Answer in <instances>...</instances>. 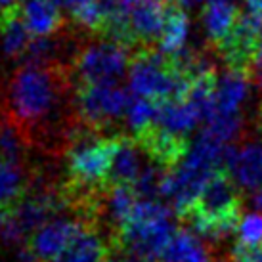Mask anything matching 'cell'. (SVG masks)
Instances as JSON below:
<instances>
[{
    "label": "cell",
    "mask_w": 262,
    "mask_h": 262,
    "mask_svg": "<svg viewBox=\"0 0 262 262\" xmlns=\"http://www.w3.org/2000/svg\"><path fill=\"white\" fill-rule=\"evenodd\" d=\"M69 88V69L56 66L23 63L8 82L6 98L10 119L27 138L35 128H42L58 113Z\"/></svg>",
    "instance_id": "6da1fadb"
},
{
    "label": "cell",
    "mask_w": 262,
    "mask_h": 262,
    "mask_svg": "<svg viewBox=\"0 0 262 262\" xmlns=\"http://www.w3.org/2000/svg\"><path fill=\"white\" fill-rule=\"evenodd\" d=\"M232 151V146H226L201 132V136L189 146L182 163L172 170H167L161 197L168 199L176 214L186 219L209 180L219 170H224L222 165H228Z\"/></svg>",
    "instance_id": "7a4b0ae2"
},
{
    "label": "cell",
    "mask_w": 262,
    "mask_h": 262,
    "mask_svg": "<svg viewBox=\"0 0 262 262\" xmlns=\"http://www.w3.org/2000/svg\"><path fill=\"white\" fill-rule=\"evenodd\" d=\"M176 232L174 214L167 205L140 199L123 228L111 235V258L119 262H159Z\"/></svg>",
    "instance_id": "3957f363"
},
{
    "label": "cell",
    "mask_w": 262,
    "mask_h": 262,
    "mask_svg": "<svg viewBox=\"0 0 262 262\" xmlns=\"http://www.w3.org/2000/svg\"><path fill=\"white\" fill-rule=\"evenodd\" d=\"M193 73L184 61L168 59L157 48H142L132 56L128 69V88L153 103H167L188 96Z\"/></svg>",
    "instance_id": "277c9868"
},
{
    "label": "cell",
    "mask_w": 262,
    "mask_h": 262,
    "mask_svg": "<svg viewBox=\"0 0 262 262\" xmlns=\"http://www.w3.org/2000/svg\"><path fill=\"white\" fill-rule=\"evenodd\" d=\"M170 4L172 0H113L100 35L126 48H151V42H159Z\"/></svg>",
    "instance_id": "5b68a950"
},
{
    "label": "cell",
    "mask_w": 262,
    "mask_h": 262,
    "mask_svg": "<svg viewBox=\"0 0 262 262\" xmlns=\"http://www.w3.org/2000/svg\"><path fill=\"white\" fill-rule=\"evenodd\" d=\"M186 220L193 232L209 239H220L235 232L241 220V197L226 168L209 180Z\"/></svg>",
    "instance_id": "8992f818"
},
{
    "label": "cell",
    "mask_w": 262,
    "mask_h": 262,
    "mask_svg": "<svg viewBox=\"0 0 262 262\" xmlns=\"http://www.w3.org/2000/svg\"><path fill=\"white\" fill-rule=\"evenodd\" d=\"M251 94V79L243 71H228L216 79L211 110L203 121V134L219 140L226 146L239 136L243 128L241 107Z\"/></svg>",
    "instance_id": "52a82bcc"
},
{
    "label": "cell",
    "mask_w": 262,
    "mask_h": 262,
    "mask_svg": "<svg viewBox=\"0 0 262 262\" xmlns=\"http://www.w3.org/2000/svg\"><path fill=\"white\" fill-rule=\"evenodd\" d=\"M130 48L113 40L86 44L69 66V77H73L77 86L84 84H119L130 69Z\"/></svg>",
    "instance_id": "ba28073f"
},
{
    "label": "cell",
    "mask_w": 262,
    "mask_h": 262,
    "mask_svg": "<svg viewBox=\"0 0 262 262\" xmlns=\"http://www.w3.org/2000/svg\"><path fill=\"white\" fill-rule=\"evenodd\" d=\"M130 94L121 84H84L77 86L75 110L86 128L100 130L124 117Z\"/></svg>",
    "instance_id": "9c48e42d"
},
{
    "label": "cell",
    "mask_w": 262,
    "mask_h": 262,
    "mask_svg": "<svg viewBox=\"0 0 262 262\" xmlns=\"http://www.w3.org/2000/svg\"><path fill=\"white\" fill-rule=\"evenodd\" d=\"M88 224L80 216H58L31 233L25 249L38 262H56Z\"/></svg>",
    "instance_id": "30bf717a"
},
{
    "label": "cell",
    "mask_w": 262,
    "mask_h": 262,
    "mask_svg": "<svg viewBox=\"0 0 262 262\" xmlns=\"http://www.w3.org/2000/svg\"><path fill=\"white\" fill-rule=\"evenodd\" d=\"M260 38L262 19L245 12V14L239 15V19L233 25V29L230 31V35L220 44H216V50H219L220 58L230 66L232 71L247 73Z\"/></svg>",
    "instance_id": "8fae6325"
},
{
    "label": "cell",
    "mask_w": 262,
    "mask_h": 262,
    "mask_svg": "<svg viewBox=\"0 0 262 262\" xmlns=\"http://www.w3.org/2000/svg\"><path fill=\"white\" fill-rule=\"evenodd\" d=\"M144 149L132 136H117L113 159H111L110 176H107V189L115 186H134L144 170L142 161Z\"/></svg>",
    "instance_id": "7c38bea8"
},
{
    "label": "cell",
    "mask_w": 262,
    "mask_h": 262,
    "mask_svg": "<svg viewBox=\"0 0 262 262\" xmlns=\"http://www.w3.org/2000/svg\"><path fill=\"white\" fill-rule=\"evenodd\" d=\"M199 123H203L201 111L188 96H184L180 100L161 103L155 126H159L161 130L168 132L176 138L188 140V136L195 130Z\"/></svg>",
    "instance_id": "4fadbf2b"
},
{
    "label": "cell",
    "mask_w": 262,
    "mask_h": 262,
    "mask_svg": "<svg viewBox=\"0 0 262 262\" xmlns=\"http://www.w3.org/2000/svg\"><path fill=\"white\" fill-rule=\"evenodd\" d=\"M19 14L33 38H46L58 35L63 17L56 0H19Z\"/></svg>",
    "instance_id": "5bb4252c"
},
{
    "label": "cell",
    "mask_w": 262,
    "mask_h": 262,
    "mask_svg": "<svg viewBox=\"0 0 262 262\" xmlns=\"http://www.w3.org/2000/svg\"><path fill=\"white\" fill-rule=\"evenodd\" d=\"M226 170L239 189L255 191L262 188V144H245L239 149H233Z\"/></svg>",
    "instance_id": "9a60e30c"
},
{
    "label": "cell",
    "mask_w": 262,
    "mask_h": 262,
    "mask_svg": "<svg viewBox=\"0 0 262 262\" xmlns=\"http://www.w3.org/2000/svg\"><path fill=\"white\" fill-rule=\"evenodd\" d=\"M189 38V17L186 14V8H182L176 0L168 8L167 19L161 31L159 42H157V50L168 59H176L188 54L186 46H188Z\"/></svg>",
    "instance_id": "2e32d148"
},
{
    "label": "cell",
    "mask_w": 262,
    "mask_h": 262,
    "mask_svg": "<svg viewBox=\"0 0 262 262\" xmlns=\"http://www.w3.org/2000/svg\"><path fill=\"white\" fill-rule=\"evenodd\" d=\"M33 42V35L25 27L19 8L6 10L0 14V48L10 59L25 58Z\"/></svg>",
    "instance_id": "e0dca14e"
},
{
    "label": "cell",
    "mask_w": 262,
    "mask_h": 262,
    "mask_svg": "<svg viewBox=\"0 0 262 262\" xmlns=\"http://www.w3.org/2000/svg\"><path fill=\"white\" fill-rule=\"evenodd\" d=\"M239 10L233 0H211L201 10L205 35L214 46L224 40L239 19Z\"/></svg>",
    "instance_id": "ac0fdd59"
},
{
    "label": "cell",
    "mask_w": 262,
    "mask_h": 262,
    "mask_svg": "<svg viewBox=\"0 0 262 262\" xmlns=\"http://www.w3.org/2000/svg\"><path fill=\"white\" fill-rule=\"evenodd\" d=\"M29 188V176L21 163L0 157V214L12 211Z\"/></svg>",
    "instance_id": "d6986e66"
},
{
    "label": "cell",
    "mask_w": 262,
    "mask_h": 262,
    "mask_svg": "<svg viewBox=\"0 0 262 262\" xmlns=\"http://www.w3.org/2000/svg\"><path fill=\"white\" fill-rule=\"evenodd\" d=\"M105 241L92 224L84 226V230L77 235V239L69 245L63 255L56 262H107Z\"/></svg>",
    "instance_id": "ffe728a7"
},
{
    "label": "cell",
    "mask_w": 262,
    "mask_h": 262,
    "mask_svg": "<svg viewBox=\"0 0 262 262\" xmlns=\"http://www.w3.org/2000/svg\"><path fill=\"white\" fill-rule=\"evenodd\" d=\"M159 262H211V255L195 233L178 230Z\"/></svg>",
    "instance_id": "44dd1931"
},
{
    "label": "cell",
    "mask_w": 262,
    "mask_h": 262,
    "mask_svg": "<svg viewBox=\"0 0 262 262\" xmlns=\"http://www.w3.org/2000/svg\"><path fill=\"white\" fill-rule=\"evenodd\" d=\"M157 113H159V103H153L149 100L130 94V102H128L124 119H126V124L130 128L132 136L136 138L146 130H149L157 121Z\"/></svg>",
    "instance_id": "7402d4cb"
},
{
    "label": "cell",
    "mask_w": 262,
    "mask_h": 262,
    "mask_svg": "<svg viewBox=\"0 0 262 262\" xmlns=\"http://www.w3.org/2000/svg\"><path fill=\"white\" fill-rule=\"evenodd\" d=\"M235 247L249 251L262 247V212H249L241 216L235 228Z\"/></svg>",
    "instance_id": "603a6c76"
},
{
    "label": "cell",
    "mask_w": 262,
    "mask_h": 262,
    "mask_svg": "<svg viewBox=\"0 0 262 262\" xmlns=\"http://www.w3.org/2000/svg\"><path fill=\"white\" fill-rule=\"evenodd\" d=\"M245 6H247L249 14H253L262 19V0H245Z\"/></svg>",
    "instance_id": "cb8c5ba5"
},
{
    "label": "cell",
    "mask_w": 262,
    "mask_h": 262,
    "mask_svg": "<svg viewBox=\"0 0 262 262\" xmlns=\"http://www.w3.org/2000/svg\"><path fill=\"white\" fill-rule=\"evenodd\" d=\"M251 205H253L255 212H262V188L255 189L251 193Z\"/></svg>",
    "instance_id": "d4e9b609"
},
{
    "label": "cell",
    "mask_w": 262,
    "mask_h": 262,
    "mask_svg": "<svg viewBox=\"0 0 262 262\" xmlns=\"http://www.w3.org/2000/svg\"><path fill=\"white\" fill-rule=\"evenodd\" d=\"M178 4L182 8H195V6H199V4H207V2H211V0H176ZM235 2V0H233Z\"/></svg>",
    "instance_id": "484cf974"
},
{
    "label": "cell",
    "mask_w": 262,
    "mask_h": 262,
    "mask_svg": "<svg viewBox=\"0 0 262 262\" xmlns=\"http://www.w3.org/2000/svg\"><path fill=\"white\" fill-rule=\"evenodd\" d=\"M19 4V0H0V14L6 12V10H12Z\"/></svg>",
    "instance_id": "4316f807"
},
{
    "label": "cell",
    "mask_w": 262,
    "mask_h": 262,
    "mask_svg": "<svg viewBox=\"0 0 262 262\" xmlns=\"http://www.w3.org/2000/svg\"><path fill=\"white\" fill-rule=\"evenodd\" d=\"M258 128L262 132V105H260V111H258Z\"/></svg>",
    "instance_id": "83f0119b"
}]
</instances>
